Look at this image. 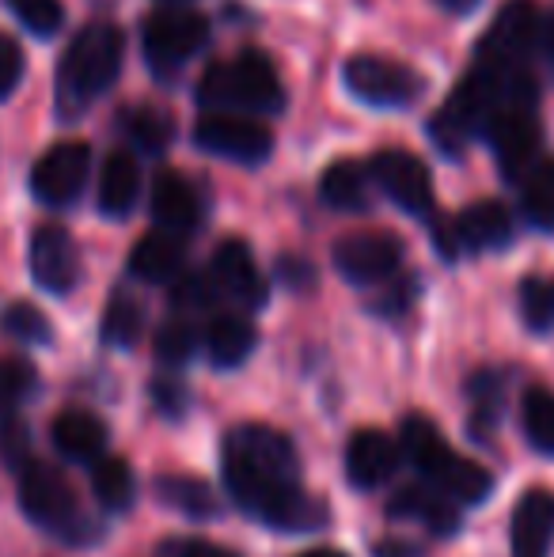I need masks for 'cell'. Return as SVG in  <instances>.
Listing matches in <instances>:
<instances>
[{"label": "cell", "mask_w": 554, "mask_h": 557, "mask_svg": "<svg viewBox=\"0 0 554 557\" xmlns=\"http://www.w3.org/2000/svg\"><path fill=\"white\" fill-rule=\"evenodd\" d=\"M224 485L244 512L278 531L327 528V505L300 490V455L270 425H239L224 441Z\"/></svg>", "instance_id": "obj_1"}, {"label": "cell", "mask_w": 554, "mask_h": 557, "mask_svg": "<svg viewBox=\"0 0 554 557\" xmlns=\"http://www.w3.org/2000/svg\"><path fill=\"white\" fill-rule=\"evenodd\" d=\"M152 398H156V406H160V413H168V418H183L186 406H190V391L178 380H171V375L152 383Z\"/></svg>", "instance_id": "obj_41"}, {"label": "cell", "mask_w": 554, "mask_h": 557, "mask_svg": "<svg viewBox=\"0 0 554 557\" xmlns=\"http://www.w3.org/2000/svg\"><path fill=\"white\" fill-rule=\"evenodd\" d=\"M300 557H346V554H338V550H311V554H300Z\"/></svg>", "instance_id": "obj_47"}, {"label": "cell", "mask_w": 554, "mask_h": 557, "mask_svg": "<svg viewBox=\"0 0 554 557\" xmlns=\"http://www.w3.org/2000/svg\"><path fill=\"white\" fill-rule=\"evenodd\" d=\"M140 42H145V58L156 73H178L194 53L206 50L209 20L194 8H160L145 20Z\"/></svg>", "instance_id": "obj_7"}, {"label": "cell", "mask_w": 554, "mask_h": 557, "mask_svg": "<svg viewBox=\"0 0 554 557\" xmlns=\"http://www.w3.org/2000/svg\"><path fill=\"white\" fill-rule=\"evenodd\" d=\"M8 8L15 12V20L38 38H50L65 23V4L61 0H8Z\"/></svg>", "instance_id": "obj_35"}, {"label": "cell", "mask_w": 554, "mask_h": 557, "mask_svg": "<svg viewBox=\"0 0 554 557\" xmlns=\"http://www.w3.org/2000/svg\"><path fill=\"white\" fill-rule=\"evenodd\" d=\"M209 277H213L217 293L232 296V300L244 304V308H262V304H267L270 285L244 239H224L221 247L213 250V270H209Z\"/></svg>", "instance_id": "obj_15"}, {"label": "cell", "mask_w": 554, "mask_h": 557, "mask_svg": "<svg viewBox=\"0 0 554 557\" xmlns=\"http://www.w3.org/2000/svg\"><path fill=\"white\" fill-rule=\"evenodd\" d=\"M35 391V368L23 360L0 357V413L15 410Z\"/></svg>", "instance_id": "obj_38"}, {"label": "cell", "mask_w": 554, "mask_h": 557, "mask_svg": "<svg viewBox=\"0 0 554 557\" xmlns=\"http://www.w3.org/2000/svg\"><path fill=\"white\" fill-rule=\"evenodd\" d=\"M171 300H175L178 311H206L213 308L217 300V285L209 273H183V277L175 281V293H171Z\"/></svg>", "instance_id": "obj_39"}, {"label": "cell", "mask_w": 554, "mask_h": 557, "mask_svg": "<svg viewBox=\"0 0 554 557\" xmlns=\"http://www.w3.org/2000/svg\"><path fill=\"white\" fill-rule=\"evenodd\" d=\"M551 293H554V288H551Z\"/></svg>", "instance_id": "obj_49"}, {"label": "cell", "mask_w": 554, "mask_h": 557, "mask_svg": "<svg viewBox=\"0 0 554 557\" xmlns=\"http://www.w3.org/2000/svg\"><path fill=\"white\" fill-rule=\"evenodd\" d=\"M403 262V243L392 232H349L334 243V270L354 285H380Z\"/></svg>", "instance_id": "obj_12"}, {"label": "cell", "mask_w": 554, "mask_h": 557, "mask_svg": "<svg viewBox=\"0 0 554 557\" xmlns=\"http://www.w3.org/2000/svg\"><path fill=\"white\" fill-rule=\"evenodd\" d=\"M377 557H418V550H415V546H407V543H395V539H387V543L377 546Z\"/></svg>", "instance_id": "obj_45"}, {"label": "cell", "mask_w": 554, "mask_h": 557, "mask_svg": "<svg viewBox=\"0 0 554 557\" xmlns=\"http://www.w3.org/2000/svg\"><path fill=\"white\" fill-rule=\"evenodd\" d=\"M532 76L528 73H494V69L475 65L464 81L456 84V91L448 96L444 111L433 117L429 133L433 140L444 148V152L456 156L464 148V140L479 137V133L490 129L494 114L505 107V99L517 96L520 88H528Z\"/></svg>", "instance_id": "obj_4"}, {"label": "cell", "mask_w": 554, "mask_h": 557, "mask_svg": "<svg viewBox=\"0 0 554 557\" xmlns=\"http://www.w3.org/2000/svg\"><path fill=\"white\" fill-rule=\"evenodd\" d=\"M255 345H259V334H255V326L244 315H217L206 331V349L217 368L244 364L255 352Z\"/></svg>", "instance_id": "obj_25"}, {"label": "cell", "mask_w": 554, "mask_h": 557, "mask_svg": "<svg viewBox=\"0 0 554 557\" xmlns=\"http://www.w3.org/2000/svg\"><path fill=\"white\" fill-rule=\"evenodd\" d=\"M126 38L114 23H88L69 42L65 58L58 65V111L65 117H81L119 81Z\"/></svg>", "instance_id": "obj_2"}, {"label": "cell", "mask_w": 554, "mask_h": 557, "mask_svg": "<svg viewBox=\"0 0 554 557\" xmlns=\"http://www.w3.org/2000/svg\"><path fill=\"white\" fill-rule=\"evenodd\" d=\"M525 436L535 451L554 455V391L532 387L525 395Z\"/></svg>", "instance_id": "obj_33"}, {"label": "cell", "mask_w": 554, "mask_h": 557, "mask_svg": "<svg viewBox=\"0 0 554 557\" xmlns=\"http://www.w3.org/2000/svg\"><path fill=\"white\" fill-rule=\"evenodd\" d=\"M319 194L331 209H342V213H361L369 209V171L357 160H338L323 171V183H319Z\"/></svg>", "instance_id": "obj_26"}, {"label": "cell", "mask_w": 554, "mask_h": 557, "mask_svg": "<svg viewBox=\"0 0 554 557\" xmlns=\"http://www.w3.org/2000/svg\"><path fill=\"white\" fill-rule=\"evenodd\" d=\"M372 178L380 183V190L403 209V213L426 216L433 209V183H429V168L418 160L415 152L403 148H384L372 156L369 163Z\"/></svg>", "instance_id": "obj_13"}, {"label": "cell", "mask_w": 554, "mask_h": 557, "mask_svg": "<svg viewBox=\"0 0 554 557\" xmlns=\"http://www.w3.org/2000/svg\"><path fill=\"white\" fill-rule=\"evenodd\" d=\"M122 133H126L130 140L140 148V152H168L171 137H175V122H171L168 111H160V107H130L126 114H122Z\"/></svg>", "instance_id": "obj_30"}, {"label": "cell", "mask_w": 554, "mask_h": 557, "mask_svg": "<svg viewBox=\"0 0 554 557\" xmlns=\"http://www.w3.org/2000/svg\"><path fill=\"white\" fill-rule=\"evenodd\" d=\"M342 81L361 103L369 107H410L426 91L421 73L395 58H380V53H357L342 69Z\"/></svg>", "instance_id": "obj_8"}, {"label": "cell", "mask_w": 554, "mask_h": 557, "mask_svg": "<svg viewBox=\"0 0 554 557\" xmlns=\"http://www.w3.org/2000/svg\"><path fill=\"white\" fill-rule=\"evenodd\" d=\"M403 451L380 429H357L354 441L346 447V478L357 490H380L392 482V474L399 470Z\"/></svg>", "instance_id": "obj_16"}, {"label": "cell", "mask_w": 554, "mask_h": 557, "mask_svg": "<svg viewBox=\"0 0 554 557\" xmlns=\"http://www.w3.org/2000/svg\"><path fill=\"white\" fill-rule=\"evenodd\" d=\"M140 198V168L130 152H114L107 156L103 175H99V209L114 221L134 213Z\"/></svg>", "instance_id": "obj_24"}, {"label": "cell", "mask_w": 554, "mask_h": 557, "mask_svg": "<svg viewBox=\"0 0 554 557\" xmlns=\"http://www.w3.org/2000/svg\"><path fill=\"white\" fill-rule=\"evenodd\" d=\"M156 493H160L163 505L190 516V520H209V516H217V508H221L213 485L194 474H160L156 478Z\"/></svg>", "instance_id": "obj_27"}, {"label": "cell", "mask_w": 554, "mask_h": 557, "mask_svg": "<svg viewBox=\"0 0 554 557\" xmlns=\"http://www.w3.org/2000/svg\"><path fill=\"white\" fill-rule=\"evenodd\" d=\"M171 550H175L171 557H239L217 543H206V539H183V543H175Z\"/></svg>", "instance_id": "obj_44"}, {"label": "cell", "mask_w": 554, "mask_h": 557, "mask_svg": "<svg viewBox=\"0 0 554 557\" xmlns=\"http://www.w3.org/2000/svg\"><path fill=\"white\" fill-rule=\"evenodd\" d=\"M494 156L502 163L505 178L520 183L528 171L540 163V122H535V84L520 88L517 96L505 99V107L494 114L487 129Z\"/></svg>", "instance_id": "obj_6"}, {"label": "cell", "mask_w": 554, "mask_h": 557, "mask_svg": "<svg viewBox=\"0 0 554 557\" xmlns=\"http://www.w3.org/2000/svg\"><path fill=\"white\" fill-rule=\"evenodd\" d=\"M194 349H198V334H194V326L183 323V319L160 326V334H156V357H160L168 368L186 364V360L194 357Z\"/></svg>", "instance_id": "obj_37"}, {"label": "cell", "mask_w": 554, "mask_h": 557, "mask_svg": "<svg viewBox=\"0 0 554 557\" xmlns=\"http://www.w3.org/2000/svg\"><path fill=\"white\" fill-rule=\"evenodd\" d=\"M152 221L160 224V232L183 235L201 221V201L198 190L186 183L178 171H160L152 183Z\"/></svg>", "instance_id": "obj_18"}, {"label": "cell", "mask_w": 554, "mask_h": 557, "mask_svg": "<svg viewBox=\"0 0 554 557\" xmlns=\"http://www.w3.org/2000/svg\"><path fill=\"white\" fill-rule=\"evenodd\" d=\"M278 273H281V281H288L293 288H308L311 281H316V270H311L304 258H281Z\"/></svg>", "instance_id": "obj_43"}, {"label": "cell", "mask_w": 554, "mask_h": 557, "mask_svg": "<svg viewBox=\"0 0 554 557\" xmlns=\"http://www.w3.org/2000/svg\"><path fill=\"white\" fill-rule=\"evenodd\" d=\"M0 455H4L12 467L27 462V425H23V421H4V425H0Z\"/></svg>", "instance_id": "obj_42"}, {"label": "cell", "mask_w": 554, "mask_h": 557, "mask_svg": "<svg viewBox=\"0 0 554 557\" xmlns=\"http://www.w3.org/2000/svg\"><path fill=\"white\" fill-rule=\"evenodd\" d=\"M520 209L535 227H554V160L547 156L520 178Z\"/></svg>", "instance_id": "obj_31"}, {"label": "cell", "mask_w": 554, "mask_h": 557, "mask_svg": "<svg viewBox=\"0 0 554 557\" xmlns=\"http://www.w3.org/2000/svg\"><path fill=\"white\" fill-rule=\"evenodd\" d=\"M140 331H145V311H140V304L126 293H114L103 311V342L114 345V349H130L140 337Z\"/></svg>", "instance_id": "obj_32"}, {"label": "cell", "mask_w": 554, "mask_h": 557, "mask_svg": "<svg viewBox=\"0 0 554 557\" xmlns=\"http://www.w3.org/2000/svg\"><path fill=\"white\" fill-rule=\"evenodd\" d=\"M513 557H551L554 543V493L532 490L513 508Z\"/></svg>", "instance_id": "obj_17"}, {"label": "cell", "mask_w": 554, "mask_h": 557, "mask_svg": "<svg viewBox=\"0 0 554 557\" xmlns=\"http://www.w3.org/2000/svg\"><path fill=\"white\" fill-rule=\"evenodd\" d=\"M399 451L407 455V462H415L421 474H433L444 459H448V441L441 436V429L426 418V413H410L403 418V436H399Z\"/></svg>", "instance_id": "obj_28"}, {"label": "cell", "mask_w": 554, "mask_h": 557, "mask_svg": "<svg viewBox=\"0 0 554 557\" xmlns=\"http://www.w3.org/2000/svg\"><path fill=\"white\" fill-rule=\"evenodd\" d=\"M20 508L46 531L69 535L81 528V508H76V493L69 478L50 462H27L20 474Z\"/></svg>", "instance_id": "obj_9"}, {"label": "cell", "mask_w": 554, "mask_h": 557, "mask_svg": "<svg viewBox=\"0 0 554 557\" xmlns=\"http://www.w3.org/2000/svg\"><path fill=\"white\" fill-rule=\"evenodd\" d=\"M91 493L96 500L107 508V512H126L137 497V482L134 470H130L126 459H99L91 467Z\"/></svg>", "instance_id": "obj_29"}, {"label": "cell", "mask_w": 554, "mask_h": 557, "mask_svg": "<svg viewBox=\"0 0 554 557\" xmlns=\"http://www.w3.org/2000/svg\"><path fill=\"white\" fill-rule=\"evenodd\" d=\"M183 262H186V247L178 235L171 232H148L145 239L134 247L130 255V273L148 285H168V281H178L183 277Z\"/></svg>", "instance_id": "obj_22"}, {"label": "cell", "mask_w": 554, "mask_h": 557, "mask_svg": "<svg viewBox=\"0 0 554 557\" xmlns=\"http://www.w3.org/2000/svg\"><path fill=\"white\" fill-rule=\"evenodd\" d=\"M23 69H27V61H23L20 42L12 35H0V99H8L20 88Z\"/></svg>", "instance_id": "obj_40"}, {"label": "cell", "mask_w": 554, "mask_h": 557, "mask_svg": "<svg viewBox=\"0 0 554 557\" xmlns=\"http://www.w3.org/2000/svg\"><path fill=\"white\" fill-rule=\"evenodd\" d=\"M194 140H198L206 152L224 156V160L236 163H262L274 152V133L267 122L247 114H201V122L194 125Z\"/></svg>", "instance_id": "obj_11"}, {"label": "cell", "mask_w": 554, "mask_h": 557, "mask_svg": "<svg viewBox=\"0 0 554 557\" xmlns=\"http://www.w3.org/2000/svg\"><path fill=\"white\" fill-rule=\"evenodd\" d=\"M520 315L532 331H551L554 323V293L551 285H543L540 277H525L520 281Z\"/></svg>", "instance_id": "obj_36"}, {"label": "cell", "mask_w": 554, "mask_h": 557, "mask_svg": "<svg viewBox=\"0 0 554 557\" xmlns=\"http://www.w3.org/2000/svg\"><path fill=\"white\" fill-rule=\"evenodd\" d=\"M547 46H551V53H554V20L547 23Z\"/></svg>", "instance_id": "obj_48"}, {"label": "cell", "mask_w": 554, "mask_h": 557, "mask_svg": "<svg viewBox=\"0 0 554 557\" xmlns=\"http://www.w3.org/2000/svg\"><path fill=\"white\" fill-rule=\"evenodd\" d=\"M0 331L15 342H27V345H50L53 326L35 304H8L4 315H0Z\"/></svg>", "instance_id": "obj_34"}, {"label": "cell", "mask_w": 554, "mask_h": 557, "mask_svg": "<svg viewBox=\"0 0 554 557\" xmlns=\"http://www.w3.org/2000/svg\"><path fill=\"white\" fill-rule=\"evenodd\" d=\"M91 175V148L84 140H58L30 171V190L42 206L65 209L84 194Z\"/></svg>", "instance_id": "obj_10"}, {"label": "cell", "mask_w": 554, "mask_h": 557, "mask_svg": "<svg viewBox=\"0 0 554 557\" xmlns=\"http://www.w3.org/2000/svg\"><path fill=\"white\" fill-rule=\"evenodd\" d=\"M543 42V20L532 0H509L494 15L479 42V65L494 73H528V61Z\"/></svg>", "instance_id": "obj_5"}, {"label": "cell", "mask_w": 554, "mask_h": 557, "mask_svg": "<svg viewBox=\"0 0 554 557\" xmlns=\"http://www.w3.org/2000/svg\"><path fill=\"white\" fill-rule=\"evenodd\" d=\"M53 447L69 462H91L96 467L107 451V425L88 410H65L53 418Z\"/></svg>", "instance_id": "obj_20"}, {"label": "cell", "mask_w": 554, "mask_h": 557, "mask_svg": "<svg viewBox=\"0 0 554 557\" xmlns=\"http://www.w3.org/2000/svg\"><path fill=\"white\" fill-rule=\"evenodd\" d=\"M429 485L441 497L459 500V505H482L490 497V490H494V474L482 462L467 459L459 451H448V459L429 474Z\"/></svg>", "instance_id": "obj_23"}, {"label": "cell", "mask_w": 554, "mask_h": 557, "mask_svg": "<svg viewBox=\"0 0 554 557\" xmlns=\"http://www.w3.org/2000/svg\"><path fill=\"white\" fill-rule=\"evenodd\" d=\"M30 273L35 285L53 296H65L81 281V250L73 235L58 224H42L30 239Z\"/></svg>", "instance_id": "obj_14"}, {"label": "cell", "mask_w": 554, "mask_h": 557, "mask_svg": "<svg viewBox=\"0 0 554 557\" xmlns=\"http://www.w3.org/2000/svg\"><path fill=\"white\" fill-rule=\"evenodd\" d=\"M387 516L392 520H407V523H421V528L436 531V535H456L459 531V512L448 497H441L436 490H426V485H407L399 490L392 500H387Z\"/></svg>", "instance_id": "obj_21"}, {"label": "cell", "mask_w": 554, "mask_h": 557, "mask_svg": "<svg viewBox=\"0 0 554 557\" xmlns=\"http://www.w3.org/2000/svg\"><path fill=\"white\" fill-rule=\"evenodd\" d=\"M441 8H448V12H456V15H464V12H471V8H479V0H436Z\"/></svg>", "instance_id": "obj_46"}, {"label": "cell", "mask_w": 554, "mask_h": 557, "mask_svg": "<svg viewBox=\"0 0 554 557\" xmlns=\"http://www.w3.org/2000/svg\"><path fill=\"white\" fill-rule=\"evenodd\" d=\"M198 103L206 107V114L244 111L262 122V114H278L285 107V84L267 53L244 50L224 65L206 69L198 84Z\"/></svg>", "instance_id": "obj_3"}, {"label": "cell", "mask_w": 554, "mask_h": 557, "mask_svg": "<svg viewBox=\"0 0 554 557\" xmlns=\"http://www.w3.org/2000/svg\"><path fill=\"white\" fill-rule=\"evenodd\" d=\"M456 250H497L513 239V216L502 201H475L452 221Z\"/></svg>", "instance_id": "obj_19"}]
</instances>
